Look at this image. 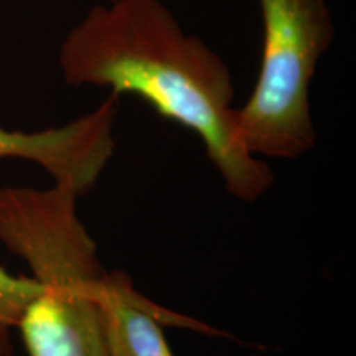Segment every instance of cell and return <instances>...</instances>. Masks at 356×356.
Returning <instances> with one entry per match:
<instances>
[{
  "instance_id": "3",
  "label": "cell",
  "mask_w": 356,
  "mask_h": 356,
  "mask_svg": "<svg viewBox=\"0 0 356 356\" xmlns=\"http://www.w3.org/2000/svg\"><path fill=\"white\" fill-rule=\"evenodd\" d=\"M262 58L238 127L259 159L296 160L314 150L317 131L310 106L315 71L335 38L325 0H259Z\"/></svg>"
},
{
  "instance_id": "1",
  "label": "cell",
  "mask_w": 356,
  "mask_h": 356,
  "mask_svg": "<svg viewBox=\"0 0 356 356\" xmlns=\"http://www.w3.org/2000/svg\"><path fill=\"white\" fill-rule=\"evenodd\" d=\"M58 61L70 86L136 96L193 132L231 197L254 203L273 188L270 167L239 134L228 65L160 0L97 3L66 35Z\"/></svg>"
},
{
  "instance_id": "5",
  "label": "cell",
  "mask_w": 356,
  "mask_h": 356,
  "mask_svg": "<svg viewBox=\"0 0 356 356\" xmlns=\"http://www.w3.org/2000/svg\"><path fill=\"white\" fill-rule=\"evenodd\" d=\"M101 310L109 356H173L162 325L220 335L215 328L160 309L145 299L121 269L108 273L101 293Z\"/></svg>"
},
{
  "instance_id": "2",
  "label": "cell",
  "mask_w": 356,
  "mask_h": 356,
  "mask_svg": "<svg viewBox=\"0 0 356 356\" xmlns=\"http://www.w3.org/2000/svg\"><path fill=\"white\" fill-rule=\"evenodd\" d=\"M78 198L56 185L0 186V244L40 284L17 330L29 356H109L101 310L109 270Z\"/></svg>"
},
{
  "instance_id": "4",
  "label": "cell",
  "mask_w": 356,
  "mask_h": 356,
  "mask_svg": "<svg viewBox=\"0 0 356 356\" xmlns=\"http://www.w3.org/2000/svg\"><path fill=\"white\" fill-rule=\"evenodd\" d=\"M119 106L121 97L109 95L63 126L33 132L0 127V159L32 162L53 185L83 197L95 188L115 152Z\"/></svg>"
},
{
  "instance_id": "6",
  "label": "cell",
  "mask_w": 356,
  "mask_h": 356,
  "mask_svg": "<svg viewBox=\"0 0 356 356\" xmlns=\"http://www.w3.org/2000/svg\"><path fill=\"white\" fill-rule=\"evenodd\" d=\"M38 291L40 284L33 277L13 275L0 267V356L15 355L13 333Z\"/></svg>"
}]
</instances>
